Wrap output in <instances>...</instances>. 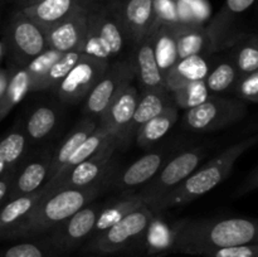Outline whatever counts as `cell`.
Masks as SVG:
<instances>
[{"label": "cell", "instance_id": "cell-1", "mask_svg": "<svg viewBox=\"0 0 258 257\" xmlns=\"http://www.w3.org/2000/svg\"><path fill=\"white\" fill-rule=\"evenodd\" d=\"M173 242L169 253L206 256L214 249L256 243V219L229 217L216 219L184 218L171 224Z\"/></svg>", "mask_w": 258, "mask_h": 257}, {"label": "cell", "instance_id": "cell-2", "mask_svg": "<svg viewBox=\"0 0 258 257\" xmlns=\"http://www.w3.org/2000/svg\"><path fill=\"white\" fill-rule=\"evenodd\" d=\"M111 175L86 188H48L47 193L17 232L14 239H29L48 234L57 224L107 190Z\"/></svg>", "mask_w": 258, "mask_h": 257}, {"label": "cell", "instance_id": "cell-3", "mask_svg": "<svg viewBox=\"0 0 258 257\" xmlns=\"http://www.w3.org/2000/svg\"><path fill=\"white\" fill-rule=\"evenodd\" d=\"M256 143L257 136L253 135L227 148L219 155L209 160L206 165L197 168L180 185L159 201L153 207V211L155 213H160L173 207L185 206L211 191L231 175L239 156L256 145Z\"/></svg>", "mask_w": 258, "mask_h": 257}, {"label": "cell", "instance_id": "cell-4", "mask_svg": "<svg viewBox=\"0 0 258 257\" xmlns=\"http://www.w3.org/2000/svg\"><path fill=\"white\" fill-rule=\"evenodd\" d=\"M154 214L155 212L149 207H140L102 233L88 239L83 244V251L97 256L112 254L141 244Z\"/></svg>", "mask_w": 258, "mask_h": 257}, {"label": "cell", "instance_id": "cell-5", "mask_svg": "<svg viewBox=\"0 0 258 257\" xmlns=\"http://www.w3.org/2000/svg\"><path fill=\"white\" fill-rule=\"evenodd\" d=\"M127 38L115 8L92 7L81 53L110 60L122 53Z\"/></svg>", "mask_w": 258, "mask_h": 257}, {"label": "cell", "instance_id": "cell-6", "mask_svg": "<svg viewBox=\"0 0 258 257\" xmlns=\"http://www.w3.org/2000/svg\"><path fill=\"white\" fill-rule=\"evenodd\" d=\"M246 115V102L237 97L213 95L201 105L185 110L181 123L188 131L212 133L239 122Z\"/></svg>", "mask_w": 258, "mask_h": 257}, {"label": "cell", "instance_id": "cell-7", "mask_svg": "<svg viewBox=\"0 0 258 257\" xmlns=\"http://www.w3.org/2000/svg\"><path fill=\"white\" fill-rule=\"evenodd\" d=\"M204 156L206 149L197 146L179 151L174 158L164 163L154 178L139 191L144 204L153 209L159 201L180 185L197 168H199Z\"/></svg>", "mask_w": 258, "mask_h": 257}, {"label": "cell", "instance_id": "cell-8", "mask_svg": "<svg viewBox=\"0 0 258 257\" xmlns=\"http://www.w3.org/2000/svg\"><path fill=\"white\" fill-rule=\"evenodd\" d=\"M3 42L10 57V65L17 67H24L48 49L44 30L20 9L10 17L4 29Z\"/></svg>", "mask_w": 258, "mask_h": 257}, {"label": "cell", "instance_id": "cell-9", "mask_svg": "<svg viewBox=\"0 0 258 257\" xmlns=\"http://www.w3.org/2000/svg\"><path fill=\"white\" fill-rule=\"evenodd\" d=\"M120 141L111 138L92 156L45 183V188H86L105 180L116 170L113 155Z\"/></svg>", "mask_w": 258, "mask_h": 257}, {"label": "cell", "instance_id": "cell-10", "mask_svg": "<svg viewBox=\"0 0 258 257\" xmlns=\"http://www.w3.org/2000/svg\"><path fill=\"white\" fill-rule=\"evenodd\" d=\"M135 80V67L131 60L120 59L110 63L100 80L90 91L83 103V112L91 117H97L116 98V96Z\"/></svg>", "mask_w": 258, "mask_h": 257}, {"label": "cell", "instance_id": "cell-11", "mask_svg": "<svg viewBox=\"0 0 258 257\" xmlns=\"http://www.w3.org/2000/svg\"><path fill=\"white\" fill-rule=\"evenodd\" d=\"M102 203L91 202L54 227L47 234L52 246L60 254H67L82 247L91 238Z\"/></svg>", "mask_w": 258, "mask_h": 257}, {"label": "cell", "instance_id": "cell-12", "mask_svg": "<svg viewBox=\"0 0 258 257\" xmlns=\"http://www.w3.org/2000/svg\"><path fill=\"white\" fill-rule=\"evenodd\" d=\"M110 60L83 54L64 78L53 87V92L60 102L75 105L81 102L90 93L101 76L107 70Z\"/></svg>", "mask_w": 258, "mask_h": 257}, {"label": "cell", "instance_id": "cell-13", "mask_svg": "<svg viewBox=\"0 0 258 257\" xmlns=\"http://www.w3.org/2000/svg\"><path fill=\"white\" fill-rule=\"evenodd\" d=\"M138 97V88L133 85L126 86L98 116V127L117 139L120 144H126L131 139V123Z\"/></svg>", "mask_w": 258, "mask_h": 257}, {"label": "cell", "instance_id": "cell-14", "mask_svg": "<svg viewBox=\"0 0 258 257\" xmlns=\"http://www.w3.org/2000/svg\"><path fill=\"white\" fill-rule=\"evenodd\" d=\"M164 161L165 153L163 150L149 151L120 173L113 171L108 183V189H113L121 194L136 193V189L143 188L154 178Z\"/></svg>", "mask_w": 258, "mask_h": 257}, {"label": "cell", "instance_id": "cell-15", "mask_svg": "<svg viewBox=\"0 0 258 257\" xmlns=\"http://www.w3.org/2000/svg\"><path fill=\"white\" fill-rule=\"evenodd\" d=\"M52 151L50 148L45 149L33 158L24 159L15 168L8 199L34 193L44 186L48 181Z\"/></svg>", "mask_w": 258, "mask_h": 257}, {"label": "cell", "instance_id": "cell-16", "mask_svg": "<svg viewBox=\"0 0 258 257\" xmlns=\"http://www.w3.org/2000/svg\"><path fill=\"white\" fill-rule=\"evenodd\" d=\"M253 3L254 0H226L224 2L218 14L206 27L212 38L214 52L228 47L231 48L234 42L244 34L243 32H239L237 29L236 23L239 15L247 12Z\"/></svg>", "mask_w": 258, "mask_h": 257}, {"label": "cell", "instance_id": "cell-17", "mask_svg": "<svg viewBox=\"0 0 258 257\" xmlns=\"http://www.w3.org/2000/svg\"><path fill=\"white\" fill-rule=\"evenodd\" d=\"M92 5L78 10L45 32L48 48L60 53L80 52L88 28Z\"/></svg>", "mask_w": 258, "mask_h": 257}, {"label": "cell", "instance_id": "cell-18", "mask_svg": "<svg viewBox=\"0 0 258 257\" xmlns=\"http://www.w3.org/2000/svg\"><path fill=\"white\" fill-rule=\"evenodd\" d=\"M115 10L126 38L134 45L154 32L153 0H123Z\"/></svg>", "mask_w": 258, "mask_h": 257}, {"label": "cell", "instance_id": "cell-19", "mask_svg": "<svg viewBox=\"0 0 258 257\" xmlns=\"http://www.w3.org/2000/svg\"><path fill=\"white\" fill-rule=\"evenodd\" d=\"M48 188L43 186L34 193L8 199L0 207V241H13L30 212L44 197Z\"/></svg>", "mask_w": 258, "mask_h": 257}, {"label": "cell", "instance_id": "cell-20", "mask_svg": "<svg viewBox=\"0 0 258 257\" xmlns=\"http://www.w3.org/2000/svg\"><path fill=\"white\" fill-rule=\"evenodd\" d=\"M88 5H91V2L87 0H43L20 10L47 32L55 24L67 19L78 10L87 8Z\"/></svg>", "mask_w": 258, "mask_h": 257}, {"label": "cell", "instance_id": "cell-21", "mask_svg": "<svg viewBox=\"0 0 258 257\" xmlns=\"http://www.w3.org/2000/svg\"><path fill=\"white\" fill-rule=\"evenodd\" d=\"M98 126V118L91 117V116H86V117L81 118L72 130L67 134L62 143L53 149L52 151V159H50V169L49 174H48V181L52 180L60 170L68 159L72 156V154L77 150L78 146L97 128ZM47 181V183H48ZM45 185V184H44Z\"/></svg>", "mask_w": 258, "mask_h": 257}, {"label": "cell", "instance_id": "cell-22", "mask_svg": "<svg viewBox=\"0 0 258 257\" xmlns=\"http://www.w3.org/2000/svg\"><path fill=\"white\" fill-rule=\"evenodd\" d=\"M22 126L30 145L49 140L60 121V110L54 105H38L23 118Z\"/></svg>", "mask_w": 258, "mask_h": 257}, {"label": "cell", "instance_id": "cell-23", "mask_svg": "<svg viewBox=\"0 0 258 257\" xmlns=\"http://www.w3.org/2000/svg\"><path fill=\"white\" fill-rule=\"evenodd\" d=\"M135 47V53L131 57V60L135 67V80L140 82L141 88L165 87V80L161 75L154 53L151 33Z\"/></svg>", "mask_w": 258, "mask_h": 257}, {"label": "cell", "instance_id": "cell-24", "mask_svg": "<svg viewBox=\"0 0 258 257\" xmlns=\"http://www.w3.org/2000/svg\"><path fill=\"white\" fill-rule=\"evenodd\" d=\"M171 105H174L173 97L165 87L141 88L131 123L130 138H135L138 130L144 123L160 115Z\"/></svg>", "mask_w": 258, "mask_h": 257}, {"label": "cell", "instance_id": "cell-25", "mask_svg": "<svg viewBox=\"0 0 258 257\" xmlns=\"http://www.w3.org/2000/svg\"><path fill=\"white\" fill-rule=\"evenodd\" d=\"M173 30L179 59L191 55L209 57L214 53L212 38L204 25L175 24L173 25Z\"/></svg>", "mask_w": 258, "mask_h": 257}, {"label": "cell", "instance_id": "cell-26", "mask_svg": "<svg viewBox=\"0 0 258 257\" xmlns=\"http://www.w3.org/2000/svg\"><path fill=\"white\" fill-rule=\"evenodd\" d=\"M145 206L139 196V193H128L121 194L118 198H112L106 203H102L100 212H98L97 219H96L95 229L91 236V238L97 234L102 233L103 231L112 227L113 224L117 223L118 221L127 216L131 212L136 211L140 207Z\"/></svg>", "mask_w": 258, "mask_h": 257}, {"label": "cell", "instance_id": "cell-27", "mask_svg": "<svg viewBox=\"0 0 258 257\" xmlns=\"http://www.w3.org/2000/svg\"><path fill=\"white\" fill-rule=\"evenodd\" d=\"M207 58L208 57L204 55L180 58L164 77L166 90L171 91L184 83L204 80L211 67V63Z\"/></svg>", "mask_w": 258, "mask_h": 257}, {"label": "cell", "instance_id": "cell-28", "mask_svg": "<svg viewBox=\"0 0 258 257\" xmlns=\"http://www.w3.org/2000/svg\"><path fill=\"white\" fill-rule=\"evenodd\" d=\"M178 118V107L174 103V105L169 106L160 115L155 116L148 122L144 123L135 135L136 144H138L139 148L144 149V150L153 148L158 141H160L171 130Z\"/></svg>", "mask_w": 258, "mask_h": 257}, {"label": "cell", "instance_id": "cell-29", "mask_svg": "<svg viewBox=\"0 0 258 257\" xmlns=\"http://www.w3.org/2000/svg\"><path fill=\"white\" fill-rule=\"evenodd\" d=\"M154 53L163 77L179 60L173 25H160L151 33Z\"/></svg>", "mask_w": 258, "mask_h": 257}, {"label": "cell", "instance_id": "cell-30", "mask_svg": "<svg viewBox=\"0 0 258 257\" xmlns=\"http://www.w3.org/2000/svg\"><path fill=\"white\" fill-rule=\"evenodd\" d=\"M13 66V65H12ZM30 92V77L27 68L13 66V72L8 82L7 90L0 98V121L7 117L8 113L22 102Z\"/></svg>", "mask_w": 258, "mask_h": 257}, {"label": "cell", "instance_id": "cell-31", "mask_svg": "<svg viewBox=\"0 0 258 257\" xmlns=\"http://www.w3.org/2000/svg\"><path fill=\"white\" fill-rule=\"evenodd\" d=\"M29 146L22 121H18V123L0 138V156L9 168H17L25 159Z\"/></svg>", "mask_w": 258, "mask_h": 257}, {"label": "cell", "instance_id": "cell-32", "mask_svg": "<svg viewBox=\"0 0 258 257\" xmlns=\"http://www.w3.org/2000/svg\"><path fill=\"white\" fill-rule=\"evenodd\" d=\"M231 48L228 58L239 75L258 71V40L256 34L244 33Z\"/></svg>", "mask_w": 258, "mask_h": 257}, {"label": "cell", "instance_id": "cell-33", "mask_svg": "<svg viewBox=\"0 0 258 257\" xmlns=\"http://www.w3.org/2000/svg\"><path fill=\"white\" fill-rule=\"evenodd\" d=\"M238 77V71L236 70L231 59L224 58L214 65H211L204 78V83L212 95H222L226 92L232 93Z\"/></svg>", "mask_w": 258, "mask_h": 257}, {"label": "cell", "instance_id": "cell-34", "mask_svg": "<svg viewBox=\"0 0 258 257\" xmlns=\"http://www.w3.org/2000/svg\"><path fill=\"white\" fill-rule=\"evenodd\" d=\"M173 242V231L164 219L156 217L151 219L146 233L144 236L143 243L148 249L149 254H166L169 253Z\"/></svg>", "mask_w": 258, "mask_h": 257}, {"label": "cell", "instance_id": "cell-35", "mask_svg": "<svg viewBox=\"0 0 258 257\" xmlns=\"http://www.w3.org/2000/svg\"><path fill=\"white\" fill-rule=\"evenodd\" d=\"M34 238L33 241L20 242L14 246L2 248L0 257H63V254L52 246L47 236Z\"/></svg>", "mask_w": 258, "mask_h": 257}, {"label": "cell", "instance_id": "cell-36", "mask_svg": "<svg viewBox=\"0 0 258 257\" xmlns=\"http://www.w3.org/2000/svg\"><path fill=\"white\" fill-rule=\"evenodd\" d=\"M169 92H170L176 107L184 108V110L196 107L208 100L211 96H213L207 88L204 80L184 83V85L173 88Z\"/></svg>", "mask_w": 258, "mask_h": 257}, {"label": "cell", "instance_id": "cell-37", "mask_svg": "<svg viewBox=\"0 0 258 257\" xmlns=\"http://www.w3.org/2000/svg\"><path fill=\"white\" fill-rule=\"evenodd\" d=\"M81 55H82L81 52L62 53V54L58 57V59L50 66V68L48 70V72L45 73L44 77H43L42 80H40V82L38 83L37 87L34 88V92L48 90L50 91L53 87H55V86L67 76V73L72 70L73 66L78 62Z\"/></svg>", "mask_w": 258, "mask_h": 257}, {"label": "cell", "instance_id": "cell-38", "mask_svg": "<svg viewBox=\"0 0 258 257\" xmlns=\"http://www.w3.org/2000/svg\"><path fill=\"white\" fill-rule=\"evenodd\" d=\"M111 138H113V136L108 135L106 131H103L102 128L98 127L97 126V128H96V130L93 131V133L91 134V135L88 136V138L86 139V140L83 141L80 146H78L77 150L72 154V156L68 159V161L66 163V165L63 166L62 170H60L55 176H58L59 174L64 173V171L70 170V169H72L73 166H76L77 164H80L81 161L86 160V159H88L90 156H92L93 154H95L96 151H97L98 149H100L101 146L106 143V141L110 140Z\"/></svg>", "mask_w": 258, "mask_h": 257}, {"label": "cell", "instance_id": "cell-39", "mask_svg": "<svg viewBox=\"0 0 258 257\" xmlns=\"http://www.w3.org/2000/svg\"><path fill=\"white\" fill-rule=\"evenodd\" d=\"M60 54H62L60 52H57V50H53L48 48L45 52H43L42 54L35 57L34 59L30 60V62L25 66L28 75H29L30 77V92H34V88L37 87V85L40 82V80H42L45 76V73L48 72L50 66L58 59V57H59Z\"/></svg>", "mask_w": 258, "mask_h": 257}, {"label": "cell", "instance_id": "cell-40", "mask_svg": "<svg viewBox=\"0 0 258 257\" xmlns=\"http://www.w3.org/2000/svg\"><path fill=\"white\" fill-rule=\"evenodd\" d=\"M154 30L160 25L180 24L179 0H153Z\"/></svg>", "mask_w": 258, "mask_h": 257}, {"label": "cell", "instance_id": "cell-41", "mask_svg": "<svg viewBox=\"0 0 258 257\" xmlns=\"http://www.w3.org/2000/svg\"><path fill=\"white\" fill-rule=\"evenodd\" d=\"M232 93L238 100L248 103H257L258 101V71L246 75H239Z\"/></svg>", "mask_w": 258, "mask_h": 257}, {"label": "cell", "instance_id": "cell-42", "mask_svg": "<svg viewBox=\"0 0 258 257\" xmlns=\"http://www.w3.org/2000/svg\"><path fill=\"white\" fill-rule=\"evenodd\" d=\"M204 257H258V244L246 243L214 249Z\"/></svg>", "mask_w": 258, "mask_h": 257}, {"label": "cell", "instance_id": "cell-43", "mask_svg": "<svg viewBox=\"0 0 258 257\" xmlns=\"http://www.w3.org/2000/svg\"><path fill=\"white\" fill-rule=\"evenodd\" d=\"M258 186V169L253 168L251 170V173L247 175V178L244 179L243 183L237 188L236 193H234V198H239V197L247 196L251 191L256 190Z\"/></svg>", "mask_w": 258, "mask_h": 257}, {"label": "cell", "instance_id": "cell-44", "mask_svg": "<svg viewBox=\"0 0 258 257\" xmlns=\"http://www.w3.org/2000/svg\"><path fill=\"white\" fill-rule=\"evenodd\" d=\"M14 171H15V168H13V169H10L9 171H7L4 175L0 176V207H2L5 202H7L8 196H9Z\"/></svg>", "mask_w": 258, "mask_h": 257}, {"label": "cell", "instance_id": "cell-45", "mask_svg": "<svg viewBox=\"0 0 258 257\" xmlns=\"http://www.w3.org/2000/svg\"><path fill=\"white\" fill-rule=\"evenodd\" d=\"M12 72H13L12 65L7 68L0 67V98L3 97L5 90H7V86H8V82H9V80H10V76H12Z\"/></svg>", "mask_w": 258, "mask_h": 257}, {"label": "cell", "instance_id": "cell-46", "mask_svg": "<svg viewBox=\"0 0 258 257\" xmlns=\"http://www.w3.org/2000/svg\"><path fill=\"white\" fill-rule=\"evenodd\" d=\"M43 2V0H17L18 5L20 7V9H24V8L32 7V5L38 4V3Z\"/></svg>", "mask_w": 258, "mask_h": 257}, {"label": "cell", "instance_id": "cell-47", "mask_svg": "<svg viewBox=\"0 0 258 257\" xmlns=\"http://www.w3.org/2000/svg\"><path fill=\"white\" fill-rule=\"evenodd\" d=\"M10 169H13V168H9V166L7 165V163H5V161L2 159V156H0V176L4 175V174L7 173V171H9Z\"/></svg>", "mask_w": 258, "mask_h": 257}, {"label": "cell", "instance_id": "cell-48", "mask_svg": "<svg viewBox=\"0 0 258 257\" xmlns=\"http://www.w3.org/2000/svg\"><path fill=\"white\" fill-rule=\"evenodd\" d=\"M5 55H7V48H5V44L4 42H3V39H0V63L3 62Z\"/></svg>", "mask_w": 258, "mask_h": 257}, {"label": "cell", "instance_id": "cell-49", "mask_svg": "<svg viewBox=\"0 0 258 257\" xmlns=\"http://www.w3.org/2000/svg\"><path fill=\"white\" fill-rule=\"evenodd\" d=\"M81 257H97V254H86V256H81Z\"/></svg>", "mask_w": 258, "mask_h": 257}, {"label": "cell", "instance_id": "cell-50", "mask_svg": "<svg viewBox=\"0 0 258 257\" xmlns=\"http://www.w3.org/2000/svg\"><path fill=\"white\" fill-rule=\"evenodd\" d=\"M164 254H150L149 257H163Z\"/></svg>", "mask_w": 258, "mask_h": 257}, {"label": "cell", "instance_id": "cell-51", "mask_svg": "<svg viewBox=\"0 0 258 257\" xmlns=\"http://www.w3.org/2000/svg\"><path fill=\"white\" fill-rule=\"evenodd\" d=\"M87 2H93V0H87Z\"/></svg>", "mask_w": 258, "mask_h": 257}]
</instances>
